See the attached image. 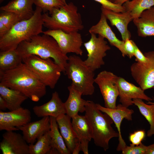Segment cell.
I'll return each mask as SVG.
<instances>
[{
	"mask_svg": "<svg viewBox=\"0 0 154 154\" xmlns=\"http://www.w3.org/2000/svg\"><path fill=\"white\" fill-rule=\"evenodd\" d=\"M79 56H68L64 74L72 81L71 85L82 95H91L95 90L94 73Z\"/></svg>",
	"mask_w": 154,
	"mask_h": 154,
	"instance_id": "8992f818",
	"label": "cell"
},
{
	"mask_svg": "<svg viewBox=\"0 0 154 154\" xmlns=\"http://www.w3.org/2000/svg\"><path fill=\"white\" fill-rule=\"evenodd\" d=\"M71 118L66 114L57 117L56 120L60 133L71 153L78 154L81 151L80 143L73 129Z\"/></svg>",
	"mask_w": 154,
	"mask_h": 154,
	"instance_id": "2e32d148",
	"label": "cell"
},
{
	"mask_svg": "<svg viewBox=\"0 0 154 154\" xmlns=\"http://www.w3.org/2000/svg\"><path fill=\"white\" fill-rule=\"evenodd\" d=\"M135 51L134 56L135 57L136 62L141 63H145L148 61V59L140 50L136 44L134 42Z\"/></svg>",
	"mask_w": 154,
	"mask_h": 154,
	"instance_id": "8d00e7d4",
	"label": "cell"
},
{
	"mask_svg": "<svg viewBox=\"0 0 154 154\" xmlns=\"http://www.w3.org/2000/svg\"><path fill=\"white\" fill-rule=\"evenodd\" d=\"M34 0H12L0 7L2 11L14 13L19 15L22 20L28 19L33 15V9Z\"/></svg>",
	"mask_w": 154,
	"mask_h": 154,
	"instance_id": "cb8c5ba5",
	"label": "cell"
},
{
	"mask_svg": "<svg viewBox=\"0 0 154 154\" xmlns=\"http://www.w3.org/2000/svg\"><path fill=\"white\" fill-rule=\"evenodd\" d=\"M4 0H0V3L2 2Z\"/></svg>",
	"mask_w": 154,
	"mask_h": 154,
	"instance_id": "f6af8a7d",
	"label": "cell"
},
{
	"mask_svg": "<svg viewBox=\"0 0 154 154\" xmlns=\"http://www.w3.org/2000/svg\"><path fill=\"white\" fill-rule=\"evenodd\" d=\"M118 86L119 102L126 108L133 104V100L134 99H140L148 102L153 100L145 94L144 90L140 86H136L121 77H119Z\"/></svg>",
	"mask_w": 154,
	"mask_h": 154,
	"instance_id": "4fadbf2b",
	"label": "cell"
},
{
	"mask_svg": "<svg viewBox=\"0 0 154 154\" xmlns=\"http://www.w3.org/2000/svg\"><path fill=\"white\" fill-rule=\"evenodd\" d=\"M36 6L40 8L44 13L60 7L65 4L62 0H34Z\"/></svg>",
	"mask_w": 154,
	"mask_h": 154,
	"instance_id": "4dcf8cb0",
	"label": "cell"
},
{
	"mask_svg": "<svg viewBox=\"0 0 154 154\" xmlns=\"http://www.w3.org/2000/svg\"><path fill=\"white\" fill-rule=\"evenodd\" d=\"M78 32L67 33L60 30L48 29L43 33L54 38L64 54L67 55V53H73L82 56L83 53L81 49L83 41L82 36Z\"/></svg>",
	"mask_w": 154,
	"mask_h": 154,
	"instance_id": "8fae6325",
	"label": "cell"
},
{
	"mask_svg": "<svg viewBox=\"0 0 154 154\" xmlns=\"http://www.w3.org/2000/svg\"><path fill=\"white\" fill-rule=\"evenodd\" d=\"M134 42L133 40L129 38H127L124 41L123 46V57L127 56L131 59L134 56Z\"/></svg>",
	"mask_w": 154,
	"mask_h": 154,
	"instance_id": "d590c367",
	"label": "cell"
},
{
	"mask_svg": "<svg viewBox=\"0 0 154 154\" xmlns=\"http://www.w3.org/2000/svg\"><path fill=\"white\" fill-rule=\"evenodd\" d=\"M122 5L125 11L129 12L133 19L139 17L144 11L154 7V0H129Z\"/></svg>",
	"mask_w": 154,
	"mask_h": 154,
	"instance_id": "83f0119b",
	"label": "cell"
},
{
	"mask_svg": "<svg viewBox=\"0 0 154 154\" xmlns=\"http://www.w3.org/2000/svg\"><path fill=\"white\" fill-rule=\"evenodd\" d=\"M63 2L64 3V4H66V0H62Z\"/></svg>",
	"mask_w": 154,
	"mask_h": 154,
	"instance_id": "7bdbcfd3",
	"label": "cell"
},
{
	"mask_svg": "<svg viewBox=\"0 0 154 154\" xmlns=\"http://www.w3.org/2000/svg\"><path fill=\"white\" fill-rule=\"evenodd\" d=\"M90 34V40L84 44L88 53L87 58L84 62L94 71L104 65V58L111 48L104 37L100 35L97 37L94 33Z\"/></svg>",
	"mask_w": 154,
	"mask_h": 154,
	"instance_id": "ba28073f",
	"label": "cell"
},
{
	"mask_svg": "<svg viewBox=\"0 0 154 154\" xmlns=\"http://www.w3.org/2000/svg\"><path fill=\"white\" fill-rule=\"evenodd\" d=\"M50 117V128L49 133L51 138L52 148L48 154H71L59 130L56 118Z\"/></svg>",
	"mask_w": 154,
	"mask_h": 154,
	"instance_id": "d4e9b609",
	"label": "cell"
},
{
	"mask_svg": "<svg viewBox=\"0 0 154 154\" xmlns=\"http://www.w3.org/2000/svg\"><path fill=\"white\" fill-rule=\"evenodd\" d=\"M69 95L64 103L66 114L71 118L78 114L79 112H85L87 101L82 98V94L70 85L68 87Z\"/></svg>",
	"mask_w": 154,
	"mask_h": 154,
	"instance_id": "7402d4cb",
	"label": "cell"
},
{
	"mask_svg": "<svg viewBox=\"0 0 154 154\" xmlns=\"http://www.w3.org/2000/svg\"><path fill=\"white\" fill-rule=\"evenodd\" d=\"M108 0L110 1H111V2H113V3H114V0Z\"/></svg>",
	"mask_w": 154,
	"mask_h": 154,
	"instance_id": "ee69618b",
	"label": "cell"
},
{
	"mask_svg": "<svg viewBox=\"0 0 154 154\" xmlns=\"http://www.w3.org/2000/svg\"><path fill=\"white\" fill-rule=\"evenodd\" d=\"M145 137V133L144 130H139L131 133L129 136L130 141L135 145H139Z\"/></svg>",
	"mask_w": 154,
	"mask_h": 154,
	"instance_id": "e575fe53",
	"label": "cell"
},
{
	"mask_svg": "<svg viewBox=\"0 0 154 154\" xmlns=\"http://www.w3.org/2000/svg\"><path fill=\"white\" fill-rule=\"evenodd\" d=\"M72 118V126L80 143L81 151L84 154H88V144L92 139V132L89 124L85 116L77 114Z\"/></svg>",
	"mask_w": 154,
	"mask_h": 154,
	"instance_id": "ffe728a7",
	"label": "cell"
},
{
	"mask_svg": "<svg viewBox=\"0 0 154 154\" xmlns=\"http://www.w3.org/2000/svg\"><path fill=\"white\" fill-rule=\"evenodd\" d=\"M153 99L154 101V102H151L150 101H149L147 103V104H154V98H153Z\"/></svg>",
	"mask_w": 154,
	"mask_h": 154,
	"instance_id": "b9f144b4",
	"label": "cell"
},
{
	"mask_svg": "<svg viewBox=\"0 0 154 154\" xmlns=\"http://www.w3.org/2000/svg\"><path fill=\"white\" fill-rule=\"evenodd\" d=\"M22 62V57L16 49L0 51V71L14 69Z\"/></svg>",
	"mask_w": 154,
	"mask_h": 154,
	"instance_id": "4316f807",
	"label": "cell"
},
{
	"mask_svg": "<svg viewBox=\"0 0 154 154\" xmlns=\"http://www.w3.org/2000/svg\"><path fill=\"white\" fill-rule=\"evenodd\" d=\"M9 30V29L5 25L0 22V37L6 34Z\"/></svg>",
	"mask_w": 154,
	"mask_h": 154,
	"instance_id": "74e56055",
	"label": "cell"
},
{
	"mask_svg": "<svg viewBox=\"0 0 154 154\" xmlns=\"http://www.w3.org/2000/svg\"><path fill=\"white\" fill-rule=\"evenodd\" d=\"M102 5V6L106 8L117 12H123L125 11L122 5L115 3L108 0H93Z\"/></svg>",
	"mask_w": 154,
	"mask_h": 154,
	"instance_id": "836d02e7",
	"label": "cell"
},
{
	"mask_svg": "<svg viewBox=\"0 0 154 154\" xmlns=\"http://www.w3.org/2000/svg\"><path fill=\"white\" fill-rule=\"evenodd\" d=\"M0 84L18 90L35 102L46 93V86L22 62L16 68L0 71Z\"/></svg>",
	"mask_w": 154,
	"mask_h": 154,
	"instance_id": "6da1fadb",
	"label": "cell"
},
{
	"mask_svg": "<svg viewBox=\"0 0 154 154\" xmlns=\"http://www.w3.org/2000/svg\"><path fill=\"white\" fill-rule=\"evenodd\" d=\"M107 19L104 15L102 13L98 22L90 28L89 32L90 34H98L107 39L111 45L115 46L120 50L123 57L124 41L121 40L117 37L108 25Z\"/></svg>",
	"mask_w": 154,
	"mask_h": 154,
	"instance_id": "44dd1931",
	"label": "cell"
},
{
	"mask_svg": "<svg viewBox=\"0 0 154 154\" xmlns=\"http://www.w3.org/2000/svg\"><path fill=\"white\" fill-rule=\"evenodd\" d=\"M101 10L102 13L110 21L111 25L115 26L119 31L123 40L124 41L127 38L130 39L131 34L128 29V25L133 19L129 12H115L102 6Z\"/></svg>",
	"mask_w": 154,
	"mask_h": 154,
	"instance_id": "ac0fdd59",
	"label": "cell"
},
{
	"mask_svg": "<svg viewBox=\"0 0 154 154\" xmlns=\"http://www.w3.org/2000/svg\"><path fill=\"white\" fill-rule=\"evenodd\" d=\"M119 77L112 72L104 70L100 72L95 78L103 97L105 107L115 109L119 95L118 86Z\"/></svg>",
	"mask_w": 154,
	"mask_h": 154,
	"instance_id": "9c48e42d",
	"label": "cell"
},
{
	"mask_svg": "<svg viewBox=\"0 0 154 154\" xmlns=\"http://www.w3.org/2000/svg\"><path fill=\"white\" fill-rule=\"evenodd\" d=\"M130 0H114V3L121 5H122L125 2Z\"/></svg>",
	"mask_w": 154,
	"mask_h": 154,
	"instance_id": "60d3db41",
	"label": "cell"
},
{
	"mask_svg": "<svg viewBox=\"0 0 154 154\" xmlns=\"http://www.w3.org/2000/svg\"><path fill=\"white\" fill-rule=\"evenodd\" d=\"M96 105L100 110L110 116L115 124L119 135V143L116 150L117 151H122L127 145L121 135V124L124 119L129 121L132 120V115L134 112V111L123 106L121 104H118L116 108L114 109L104 107L98 104H96Z\"/></svg>",
	"mask_w": 154,
	"mask_h": 154,
	"instance_id": "9a60e30c",
	"label": "cell"
},
{
	"mask_svg": "<svg viewBox=\"0 0 154 154\" xmlns=\"http://www.w3.org/2000/svg\"><path fill=\"white\" fill-rule=\"evenodd\" d=\"M17 128L22 131L23 137L28 144H34L37 139L50 130V117H44Z\"/></svg>",
	"mask_w": 154,
	"mask_h": 154,
	"instance_id": "e0dca14e",
	"label": "cell"
},
{
	"mask_svg": "<svg viewBox=\"0 0 154 154\" xmlns=\"http://www.w3.org/2000/svg\"><path fill=\"white\" fill-rule=\"evenodd\" d=\"M42 14L43 25L50 30H60L67 33L78 31L84 27L81 15L72 2L54 8Z\"/></svg>",
	"mask_w": 154,
	"mask_h": 154,
	"instance_id": "5b68a950",
	"label": "cell"
},
{
	"mask_svg": "<svg viewBox=\"0 0 154 154\" xmlns=\"http://www.w3.org/2000/svg\"><path fill=\"white\" fill-rule=\"evenodd\" d=\"M144 54L148 59L147 62H136L131 65L130 70L134 80L145 91L154 86V51L146 52Z\"/></svg>",
	"mask_w": 154,
	"mask_h": 154,
	"instance_id": "30bf717a",
	"label": "cell"
},
{
	"mask_svg": "<svg viewBox=\"0 0 154 154\" xmlns=\"http://www.w3.org/2000/svg\"><path fill=\"white\" fill-rule=\"evenodd\" d=\"M0 96L6 101L10 111L21 108L28 98L21 92L0 84Z\"/></svg>",
	"mask_w": 154,
	"mask_h": 154,
	"instance_id": "484cf974",
	"label": "cell"
},
{
	"mask_svg": "<svg viewBox=\"0 0 154 154\" xmlns=\"http://www.w3.org/2000/svg\"><path fill=\"white\" fill-rule=\"evenodd\" d=\"M42 9L36 6L33 15L15 24L8 32L0 37V51L16 49L23 41L43 33Z\"/></svg>",
	"mask_w": 154,
	"mask_h": 154,
	"instance_id": "3957f363",
	"label": "cell"
},
{
	"mask_svg": "<svg viewBox=\"0 0 154 154\" xmlns=\"http://www.w3.org/2000/svg\"><path fill=\"white\" fill-rule=\"evenodd\" d=\"M29 145V154H48L52 148L49 131L38 139L35 144Z\"/></svg>",
	"mask_w": 154,
	"mask_h": 154,
	"instance_id": "f546056e",
	"label": "cell"
},
{
	"mask_svg": "<svg viewBox=\"0 0 154 154\" xmlns=\"http://www.w3.org/2000/svg\"><path fill=\"white\" fill-rule=\"evenodd\" d=\"M145 154H154V143L147 146Z\"/></svg>",
	"mask_w": 154,
	"mask_h": 154,
	"instance_id": "ab89813d",
	"label": "cell"
},
{
	"mask_svg": "<svg viewBox=\"0 0 154 154\" xmlns=\"http://www.w3.org/2000/svg\"><path fill=\"white\" fill-rule=\"evenodd\" d=\"M35 114L38 117L52 116L56 118L62 114H66L64 103L56 91L53 92L51 99L40 106H34L33 108Z\"/></svg>",
	"mask_w": 154,
	"mask_h": 154,
	"instance_id": "d6986e66",
	"label": "cell"
},
{
	"mask_svg": "<svg viewBox=\"0 0 154 154\" xmlns=\"http://www.w3.org/2000/svg\"><path fill=\"white\" fill-rule=\"evenodd\" d=\"M21 21L22 20L19 15L12 12L3 11L0 14V22L5 25L9 30Z\"/></svg>",
	"mask_w": 154,
	"mask_h": 154,
	"instance_id": "1f68e13d",
	"label": "cell"
},
{
	"mask_svg": "<svg viewBox=\"0 0 154 154\" xmlns=\"http://www.w3.org/2000/svg\"><path fill=\"white\" fill-rule=\"evenodd\" d=\"M153 88H154V87H153Z\"/></svg>",
	"mask_w": 154,
	"mask_h": 154,
	"instance_id": "bcb514c9",
	"label": "cell"
},
{
	"mask_svg": "<svg viewBox=\"0 0 154 154\" xmlns=\"http://www.w3.org/2000/svg\"><path fill=\"white\" fill-rule=\"evenodd\" d=\"M16 49L22 57L34 55L43 59H52L64 73L68 57L62 52L55 39L48 35L34 36L21 42Z\"/></svg>",
	"mask_w": 154,
	"mask_h": 154,
	"instance_id": "7a4b0ae2",
	"label": "cell"
},
{
	"mask_svg": "<svg viewBox=\"0 0 154 154\" xmlns=\"http://www.w3.org/2000/svg\"><path fill=\"white\" fill-rule=\"evenodd\" d=\"M23 62L46 86L54 89L61 75L60 67L51 58H42L34 55L22 57Z\"/></svg>",
	"mask_w": 154,
	"mask_h": 154,
	"instance_id": "52a82bcc",
	"label": "cell"
},
{
	"mask_svg": "<svg viewBox=\"0 0 154 154\" xmlns=\"http://www.w3.org/2000/svg\"><path fill=\"white\" fill-rule=\"evenodd\" d=\"M140 99L133 100V104L137 106L139 110L149 122L150 129L147 132V136L151 137L154 135V104H145Z\"/></svg>",
	"mask_w": 154,
	"mask_h": 154,
	"instance_id": "f1b7e54d",
	"label": "cell"
},
{
	"mask_svg": "<svg viewBox=\"0 0 154 154\" xmlns=\"http://www.w3.org/2000/svg\"><path fill=\"white\" fill-rule=\"evenodd\" d=\"M133 21L139 37L154 36V7L144 11L139 17Z\"/></svg>",
	"mask_w": 154,
	"mask_h": 154,
	"instance_id": "603a6c76",
	"label": "cell"
},
{
	"mask_svg": "<svg viewBox=\"0 0 154 154\" xmlns=\"http://www.w3.org/2000/svg\"><path fill=\"white\" fill-rule=\"evenodd\" d=\"M147 146L141 143L139 145H135L130 144L129 146L126 145L122 150L123 154H145Z\"/></svg>",
	"mask_w": 154,
	"mask_h": 154,
	"instance_id": "d6a6232c",
	"label": "cell"
},
{
	"mask_svg": "<svg viewBox=\"0 0 154 154\" xmlns=\"http://www.w3.org/2000/svg\"><path fill=\"white\" fill-rule=\"evenodd\" d=\"M7 109V105L5 100L0 96V110H5Z\"/></svg>",
	"mask_w": 154,
	"mask_h": 154,
	"instance_id": "f35d334b",
	"label": "cell"
},
{
	"mask_svg": "<svg viewBox=\"0 0 154 154\" xmlns=\"http://www.w3.org/2000/svg\"><path fill=\"white\" fill-rule=\"evenodd\" d=\"M85 112L95 144L107 151L109 148L110 140L119 136L111 126L113 120L107 114H103L97 108L96 104L92 101H87Z\"/></svg>",
	"mask_w": 154,
	"mask_h": 154,
	"instance_id": "277c9868",
	"label": "cell"
},
{
	"mask_svg": "<svg viewBox=\"0 0 154 154\" xmlns=\"http://www.w3.org/2000/svg\"><path fill=\"white\" fill-rule=\"evenodd\" d=\"M31 119L30 111L22 107L8 112L0 110V130H19L17 127L30 122Z\"/></svg>",
	"mask_w": 154,
	"mask_h": 154,
	"instance_id": "7c38bea8",
	"label": "cell"
},
{
	"mask_svg": "<svg viewBox=\"0 0 154 154\" xmlns=\"http://www.w3.org/2000/svg\"><path fill=\"white\" fill-rule=\"evenodd\" d=\"M29 146L23 135L14 131H6L0 143L3 154H29Z\"/></svg>",
	"mask_w": 154,
	"mask_h": 154,
	"instance_id": "5bb4252c",
	"label": "cell"
}]
</instances>
